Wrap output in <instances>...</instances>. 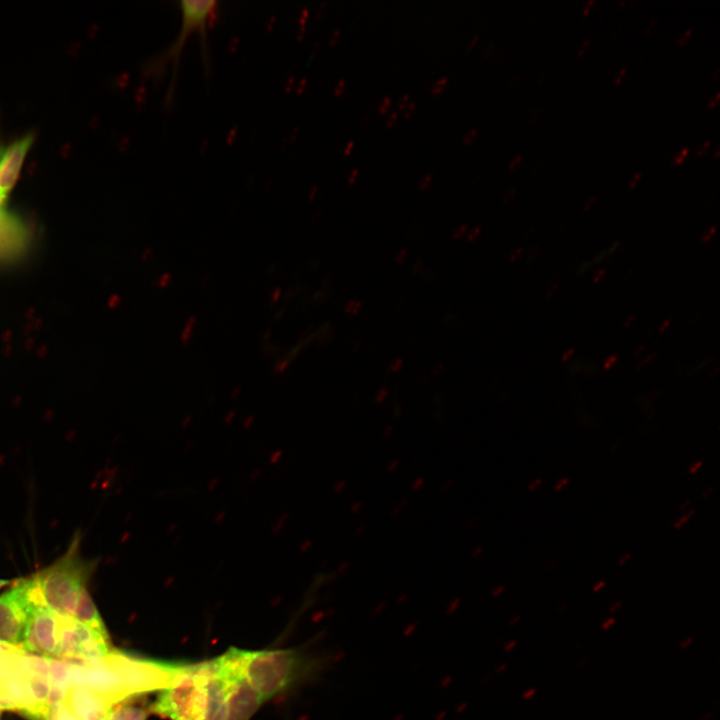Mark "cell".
<instances>
[{
    "label": "cell",
    "mask_w": 720,
    "mask_h": 720,
    "mask_svg": "<svg viewBox=\"0 0 720 720\" xmlns=\"http://www.w3.org/2000/svg\"><path fill=\"white\" fill-rule=\"evenodd\" d=\"M479 38H480V35L478 33L473 35V37H471L469 42L467 43V49L468 50L471 49L477 43Z\"/></svg>",
    "instance_id": "obj_39"
},
{
    "label": "cell",
    "mask_w": 720,
    "mask_h": 720,
    "mask_svg": "<svg viewBox=\"0 0 720 720\" xmlns=\"http://www.w3.org/2000/svg\"><path fill=\"white\" fill-rule=\"evenodd\" d=\"M589 45H590V40H589V39H585V40L582 41V43H581V45H580V47H579V49H578V52H577L578 58H582V57L584 56V54H585V52L587 51Z\"/></svg>",
    "instance_id": "obj_27"
},
{
    "label": "cell",
    "mask_w": 720,
    "mask_h": 720,
    "mask_svg": "<svg viewBox=\"0 0 720 720\" xmlns=\"http://www.w3.org/2000/svg\"><path fill=\"white\" fill-rule=\"evenodd\" d=\"M541 483V479H536V481L529 487V490L535 489L538 487Z\"/></svg>",
    "instance_id": "obj_51"
},
{
    "label": "cell",
    "mask_w": 720,
    "mask_h": 720,
    "mask_svg": "<svg viewBox=\"0 0 720 720\" xmlns=\"http://www.w3.org/2000/svg\"><path fill=\"white\" fill-rule=\"evenodd\" d=\"M59 616V658L93 660L111 653L108 634L96 631L70 616Z\"/></svg>",
    "instance_id": "obj_6"
},
{
    "label": "cell",
    "mask_w": 720,
    "mask_h": 720,
    "mask_svg": "<svg viewBox=\"0 0 720 720\" xmlns=\"http://www.w3.org/2000/svg\"><path fill=\"white\" fill-rule=\"evenodd\" d=\"M505 55H506L505 49H496V50L494 51V53L491 55V56H492V62H493L494 64L501 62V61L504 59Z\"/></svg>",
    "instance_id": "obj_23"
},
{
    "label": "cell",
    "mask_w": 720,
    "mask_h": 720,
    "mask_svg": "<svg viewBox=\"0 0 720 720\" xmlns=\"http://www.w3.org/2000/svg\"><path fill=\"white\" fill-rule=\"evenodd\" d=\"M569 482L568 478L561 479L555 486V490H561Z\"/></svg>",
    "instance_id": "obj_40"
},
{
    "label": "cell",
    "mask_w": 720,
    "mask_h": 720,
    "mask_svg": "<svg viewBox=\"0 0 720 720\" xmlns=\"http://www.w3.org/2000/svg\"><path fill=\"white\" fill-rule=\"evenodd\" d=\"M692 31V28H688L684 32H682L676 39V45L679 47L685 46L689 41Z\"/></svg>",
    "instance_id": "obj_18"
},
{
    "label": "cell",
    "mask_w": 720,
    "mask_h": 720,
    "mask_svg": "<svg viewBox=\"0 0 720 720\" xmlns=\"http://www.w3.org/2000/svg\"><path fill=\"white\" fill-rule=\"evenodd\" d=\"M12 583H13L12 580L0 579V589L3 587H6L8 585H11Z\"/></svg>",
    "instance_id": "obj_46"
},
{
    "label": "cell",
    "mask_w": 720,
    "mask_h": 720,
    "mask_svg": "<svg viewBox=\"0 0 720 720\" xmlns=\"http://www.w3.org/2000/svg\"><path fill=\"white\" fill-rule=\"evenodd\" d=\"M391 105H392L391 96H388V95L384 96L378 105V111L381 114H384L388 111V109L391 107Z\"/></svg>",
    "instance_id": "obj_19"
},
{
    "label": "cell",
    "mask_w": 720,
    "mask_h": 720,
    "mask_svg": "<svg viewBox=\"0 0 720 720\" xmlns=\"http://www.w3.org/2000/svg\"><path fill=\"white\" fill-rule=\"evenodd\" d=\"M31 243V231L24 220L4 207L0 208V266L22 259Z\"/></svg>",
    "instance_id": "obj_8"
},
{
    "label": "cell",
    "mask_w": 720,
    "mask_h": 720,
    "mask_svg": "<svg viewBox=\"0 0 720 720\" xmlns=\"http://www.w3.org/2000/svg\"><path fill=\"white\" fill-rule=\"evenodd\" d=\"M701 465H702V462H701V461H698V462L694 463V464L689 468V472H690L691 474L696 473V472L698 471V469L701 467Z\"/></svg>",
    "instance_id": "obj_41"
},
{
    "label": "cell",
    "mask_w": 720,
    "mask_h": 720,
    "mask_svg": "<svg viewBox=\"0 0 720 720\" xmlns=\"http://www.w3.org/2000/svg\"><path fill=\"white\" fill-rule=\"evenodd\" d=\"M709 146H710V141L707 140L706 142H704L701 146H699V147L695 150V156H697V157L703 156V155L706 153V151H707V149L709 148Z\"/></svg>",
    "instance_id": "obj_29"
},
{
    "label": "cell",
    "mask_w": 720,
    "mask_h": 720,
    "mask_svg": "<svg viewBox=\"0 0 720 720\" xmlns=\"http://www.w3.org/2000/svg\"><path fill=\"white\" fill-rule=\"evenodd\" d=\"M95 567V561L81 555L80 536L75 535L61 557L32 577L43 603L59 615L72 617Z\"/></svg>",
    "instance_id": "obj_1"
},
{
    "label": "cell",
    "mask_w": 720,
    "mask_h": 720,
    "mask_svg": "<svg viewBox=\"0 0 720 720\" xmlns=\"http://www.w3.org/2000/svg\"><path fill=\"white\" fill-rule=\"evenodd\" d=\"M694 514V511L691 510L689 513L685 514L683 517H681L675 524L674 527L676 529H679L685 522L689 520V518Z\"/></svg>",
    "instance_id": "obj_31"
},
{
    "label": "cell",
    "mask_w": 720,
    "mask_h": 720,
    "mask_svg": "<svg viewBox=\"0 0 720 720\" xmlns=\"http://www.w3.org/2000/svg\"><path fill=\"white\" fill-rule=\"evenodd\" d=\"M656 22H657V18H653V19L650 21V23L648 24L647 29L645 30L646 34L651 33V31H652V29L654 28Z\"/></svg>",
    "instance_id": "obj_43"
},
{
    "label": "cell",
    "mask_w": 720,
    "mask_h": 720,
    "mask_svg": "<svg viewBox=\"0 0 720 720\" xmlns=\"http://www.w3.org/2000/svg\"><path fill=\"white\" fill-rule=\"evenodd\" d=\"M3 147H4V146H3V145L1 144V142H0V153H1L2 149H3ZM4 202H5V201L0 197V208L3 207Z\"/></svg>",
    "instance_id": "obj_52"
},
{
    "label": "cell",
    "mask_w": 720,
    "mask_h": 720,
    "mask_svg": "<svg viewBox=\"0 0 720 720\" xmlns=\"http://www.w3.org/2000/svg\"><path fill=\"white\" fill-rule=\"evenodd\" d=\"M432 180H433V174L427 173L419 179L418 187L421 189H426L432 183Z\"/></svg>",
    "instance_id": "obj_22"
},
{
    "label": "cell",
    "mask_w": 720,
    "mask_h": 720,
    "mask_svg": "<svg viewBox=\"0 0 720 720\" xmlns=\"http://www.w3.org/2000/svg\"><path fill=\"white\" fill-rule=\"evenodd\" d=\"M595 200H596L595 197H590L585 205V210H588L591 207V205H593Z\"/></svg>",
    "instance_id": "obj_47"
},
{
    "label": "cell",
    "mask_w": 720,
    "mask_h": 720,
    "mask_svg": "<svg viewBox=\"0 0 720 720\" xmlns=\"http://www.w3.org/2000/svg\"><path fill=\"white\" fill-rule=\"evenodd\" d=\"M339 34H340V30H339V29H337V30L334 31L333 36H332V38L330 39V43H331V44H333V43L336 41V39L338 38Z\"/></svg>",
    "instance_id": "obj_48"
},
{
    "label": "cell",
    "mask_w": 720,
    "mask_h": 720,
    "mask_svg": "<svg viewBox=\"0 0 720 720\" xmlns=\"http://www.w3.org/2000/svg\"><path fill=\"white\" fill-rule=\"evenodd\" d=\"M496 50V45L493 42H490L489 44L485 45L482 51V55L484 57H490L494 51Z\"/></svg>",
    "instance_id": "obj_24"
},
{
    "label": "cell",
    "mask_w": 720,
    "mask_h": 720,
    "mask_svg": "<svg viewBox=\"0 0 720 720\" xmlns=\"http://www.w3.org/2000/svg\"><path fill=\"white\" fill-rule=\"evenodd\" d=\"M208 678V662L184 670L178 680L160 692L152 710L171 720H204L209 702Z\"/></svg>",
    "instance_id": "obj_3"
},
{
    "label": "cell",
    "mask_w": 720,
    "mask_h": 720,
    "mask_svg": "<svg viewBox=\"0 0 720 720\" xmlns=\"http://www.w3.org/2000/svg\"><path fill=\"white\" fill-rule=\"evenodd\" d=\"M543 107L542 105H536L530 112L528 123L530 126H533L537 124V122L540 120L542 115Z\"/></svg>",
    "instance_id": "obj_15"
},
{
    "label": "cell",
    "mask_w": 720,
    "mask_h": 720,
    "mask_svg": "<svg viewBox=\"0 0 720 720\" xmlns=\"http://www.w3.org/2000/svg\"><path fill=\"white\" fill-rule=\"evenodd\" d=\"M209 666V678H208V693L209 702L208 710L204 720H225L226 716V704H225V689L223 682L216 675L212 661L208 662Z\"/></svg>",
    "instance_id": "obj_11"
},
{
    "label": "cell",
    "mask_w": 720,
    "mask_h": 720,
    "mask_svg": "<svg viewBox=\"0 0 720 720\" xmlns=\"http://www.w3.org/2000/svg\"><path fill=\"white\" fill-rule=\"evenodd\" d=\"M522 160H523V156L521 153L515 154L509 161V165H508L509 169L511 171L517 169L520 166V164L522 163Z\"/></svg>",
    "instance_id": "obj_21"
},
{
    "label": "cell",
    "mask_w": 720,
    "mask_h": 720,
    "mask_svg": "<svg viewBox=\"0 0 720 720\" xmlns=\"http://www.w3.org/2000/svg\"><path fill=\"white\" fill-rule=\"evenodd\" d=\"M48 720H78L64 705L63 701L52 705Z\"/></svg>",
    "instance_id": "obj_14"
},
{
    "label": "cell",
    "mask_w": 720,
    "mask_h": 720,
    "mask_svg": "<svg viewBox=\"0 0 720 720\" xmlns=\"http://www.w3.org/2000/svg\"><path fill=\"white\" fill-rule=\"evenodd\" d=\"M720 99V93L717 92L715 95L711 96L708 100L707 106L708 108H714L718 105Z\"/></svg>",
    "instance_id": "obj_33"
},
{
    "label": "cell",
    "mask_w": 720,
    "mask_h": 720,
    "mask_svg": "<svg viewBox=\"0 0 720 720\" xmlns=\"http://www.w3.org/2000/svg\"><path fill=\"white\" fill-rule=\"evenodd\" d=\"M38 603L43 601L32 576L13 581L0 595V643L22 650L30 617Z\"/></svg>",
    "instance_id": "obj_5"
},
{
    "label": "cell",
    "mask_w": 720,
    "mask_h": 720,
    "mask_svg": "<svg viewBox=\"0 0 720 720\" xmlns=\"http://www.w3.org/2000/svg\"><path fill=\"white\" fill-rule=\"evenodd\" d=\"M631 555L629 553L622 556L618 562L620 566H622L628 559H630Z\"/></svg>",
    "instance_id": "obj_45"
},
{
    "label": "cell",
    "mask_w": 720,
    "mask_h": 720,
    "mask_svg": "<svg viewBox=\"0 0 720 720\" xmlns=\"http://www.w3.org/2000/svg\"><path fill=\"white\" fill-rule=\"evenodd\" d=\"M244 674L263 702L285 692L316 663L296 649L242 650Z\"/></svg>",
    "instance_id": "obj_2"
},
{
    "label": "cell",
    "mask_w": 720,
    "mask_h": 720,
    "mask_svg": "<svg viewBox=\"0 0 720 720\" xmlns=\"http://www.w3.org/2000/svg\"><path fill=\"white\" fill-rule=\"evenodd\" d=\"M10 648H12V647L0 643V655H2L4 652H6L7 650H9ZM14 648H15V647H14Z\"/></svg>",
    "instance_id": "obj_49"
},
{
    "label": "cell",
    "mask_w": 720,
    "mask_h": 720,
    "mask_svg": "<svg viewBox=\"0 0 720 720\" xmlns=\"http://www.w3.org/2000/svg\"><path fill=\"white\" fill-rule=\"evenodd\" d=\"M181 28L174 41L158 55L152 57L149 72L152 76L160 77L165 73L167 65H172V77L165 96V102L170 103L173 97L177 66L186 39L194 31H199L202 41V54L204 63L208 61L207 28L216 15L218 2L214 0H181Z\"/></svg>",
    "instance_id": "obj_4"
},
{
    "label": "cell",
    "mask_w": 720,
    "mask_h": 720,
    "mask_svg": "<svg viewBox=\"0 0 720 720\" xmlns=\"http://www.w3.org/2000/svg\"><path fill=\"white\" fill-rule=\"evenodd\" d=\"M146 712L132 705L122 706L111 711L106 720H145Z\"/></svg>",
    "instance_id": "obj_13"
},
{
    "label": "cell",
    "mask_w": 720,
    "mask_h": 720,
    "mask_svg": "<svg viewBox=\"0 0 720 720\" xmlns=\"http://www.w3.org/2000/svg\"><path fill=\"white\" fill-rule=\"evenodd\" d=\"M641 177H642V172H637L636 174H634L629 182V187L634 188L638 184Z\"/></svg>",
    "instance_id": "obj_36"
},
{
    "label": "cell",
    "mask_w": 720,
    "mask_h": 720,
    "mask_svg": "<svg viewBox=\"0 0 720 720\" xmlns=\"http://www.w3.org/2000/svg\"><path fill=\"white\" fill-rule=\"evenodd\" d=\"M447 83H448V77L443 76L441 78H438L435 82H433L431 84L430 90L434 94L440 93L445 88Z\"/></svg>",
    "instance_id": "obj_16"
},
{
    "label": "cell",
    "mask_w": 720,
    "mask_h": 720,
    "mask_svg": "<svg viewBox=\"0 0 720 720\" xmlns=\"http://www.w3.org/2000/svg\"><path fill=\"white\" fill-rule=\"evenodd\" d=\"M398 116H399V112L397 110L392 111L386 118L385 125L387 127L392 126L395 123V121L398 119Z\"/></svg>",
    "instance_id": "obj_26"
},
{
    "label": "cell",
    "mask_w": 720,
    "mask_h": 720,
    "mask_svg": "<svg viewBox=\"0 0 720 720\" xmlns=\"http://www.w3.org/2000/svg\"><path fill=\"white\" fill-rule=\"evenodd\" d=\"M522 79H523V74H521V73L516 74V75L511 79V81H510V83H509V87H510L511 89L517 88V87L521 84Z\"/></svg>",
    "instance_id": "obj_28"
},
{
    "label": "cell",
    "mask_w": 720,
    "mask_h": 720,
    "mask_svg": "<svg viewBox=\"0 0 720 720\" xmlns=\"http://www.w3.org/2000/svg\"><path fill=\"white\" fill-rule=\"evenodd\" d=\"M594 3H595L594 1H588V2L586 3V5H585L584 8H583V14H584V16H587V15H588L589 10L591 9V7L593 6Z\"/></svg>",
    "instance_id": "obj_42"
},
{
    "label": "cell",
    "mask_w": 720,
    "mask_h": 720,
    "mask_svg": "<svg viewBox=\"0 0 720 720\" xmlns=\"http://www.w3.org/2000/svg\"><path fill=\"white\" fill-rule=\"evenodd\" d=\"M409 98H410L409 93L403 94L397 101L398 108L403 110V108L407 105Z\"/></svg>",
    "instance_id": "obj_32"
},
{
    "label": "cell",
    "mask_w": 720,
    "mask_h": 720,
    "mask_svg": "<svg viewBox=\"0 0 720 720\" xmlns=\"http://www.w3.org/2000/svg\"><path fill=\"white\" fill-rule=\"evenodd\" d=\"M33 142V133H28L13 141L7 147H3L0 153V197L4 201L20 176L24 161Z\"/></svg>",
    "instance_id": "obj_10"
},
{
    "label": "cell",
    "mask_w": 720,
    "mask_h": 720,
    "mask_svg": "<svg viewBox=\"0 0 720 720\" xmlns=\"http://www.w3.org/2000/svg\"><path fill=\"white\" fill-rule=\"evenodd\" d=\"M358 174H359V169H358V168L352 169V170L349 172V174L347 175V182H348V183H353V182L356 180Z\"/></svg>",
    "instance_id": "obj_35"
},
{
    "label": "cell",
    "mask_w": 720,
    "mask_h": 720,
    "mask_svg": "<svg viewBox=\"0 0 720 720\" xmlns=\"http://www.w3.org/2000/svg\"><path fill=\"white\" fill-rule=\"evenodd\" d=\"M346 88V80L344 78H341L335 85L334 93L336 95L341 94Z\"/></svg>",
    "instance_id": "obj_30"
},
{
    "label": "cell",
    "mask_w": 720,
    "mask_h": 720,
    "mask_svg": "<svg viewBox=\"0 0 720 720\" xmlns=\"http://www.w3.org/2000/svg\"><path fill=\"white\" fill-rule=\"evenodd\" d=\"M353 146H354V141H353V140H350V141L346 144V146L344 147V154L350 153V151L352 150Z\"/></svg>",
    "instance_id": "obj_44"
},
{
    "label": "cell",
    "mask_w": 720,
    "mask_h": 720,
    "mask_svg": "<svg viewBox=\"0 0 720 720\" xmlns=\"http://www.w3.org/2000/svg\"><path fill=\"white\" fill-rule=\"evenodd\" d=\"M415 108H416L415 101L408 102L407 105L403 108V116L404 117L410 116L414 112Z\"/></svg>",
    "instance_id": "obj_25"
},
{
    "label": "cell",
    "mask_w": 720,
    "mask_h": 720,
    "mask_svg": "<svg viewBox=\"0 0 720 720\" xmlns=\"http://www.w3.org/2000/svg\"><path fill=\"white\" fill-rule=\"evenodd\" d=\"M719 71H720V68L717 67L716 70L713 72V74H712V76H711V79H712L713 81L718 78V76H719Z\"/></svg>",
    "instance_id": "obj_50"
},
{
    "label": "cell",
    "mask_w": 720,
    "mask_h": 720,
    "mask_svg": "<svg viewBox=\"0 0 720 720\" xmlns=\"http://www.w3.org/2000/svg\"><path fill=\"white\" fill-rule=\"evenodd\" d=\"M478 134H479V129L471 128L468 131H466V133L463 135L462 140L465 144H469L476 139Z\"/></svg>",
    "instance_id": "obj_20"
},
{
    "label": "cell",
    "mask_w": 720,
    "mask_h": 720,
    "mask_svg": "<svg viewBox=\"0 0 720 720\" xmlns=\"http://www.w3.org/2000/svg\"><path fill=\"white\" fill-rule=\"evenodd\" d=\"M688 154H689V148H688V147H684L679 153H677V154L673 157V159H672V164H673L674 166H680V165L684 162V160L686 159V157L688 156Z\"/></svg>",
    "instance_id": "obj_17"
},
{
    "label": "cell",
    "mask_w": 720,
    "mask_h": 720,
    "mask_svg": "<svg viewBox=\"0 0 720 720\" xmlns=\"http://www.w3.org/2000/svg\"><path fill=\"white\" fill-rule=\"evenodd\" d=\"M719 153H720V148H719V147H716L715 153H714V157H715L716 159L719 157Z\"/></svg>",
    "instance_id": "obj_53"
},
{
    "label": "cell",
    "mask_w": 720,
    "mask_h": 720,
    "mask_svg": "<svg viewBox=\"0 0 720 720\" xmlns=\"http://www.w3.org/2000/svg\"><path fill=\"white\" fill-rule=\"evenodd\" d=\"M545 80H546V74L543 73V72L540 73V74L536 77L535 87H536V88H540V87L544 84Z\"/></svg>",
    "instance_id": "obj_38"
},
{
    "label": "cell",
    "mask_w": 720,
    "mask_h": 720,
    "mask_svg": "<svg viewBox=\"0 0 720 720\" xmlns=\"http://www.w3.org/2000/svg\"><path fill=\"white\" fill-rule=\"evenodd\" d=\"M60 616L44 603H38L30 617L23 651L59 658Z\"/></svg>",
    "instance_id": "obj_7"
},
{
    "label": "cell",
    "mask_w": 720,
    "mask_h": 720,
    "mask_svg": "<svg viewBox=\"0 0 720 720\" xmlns=\"http://www.w3.org/2000/svg\"><path fill=\"white\" fill-rule=\"evenodd\" d=\"M63 703L78 720H106L112 706L106 698L82 685H69Z\"/></svg>",
    "instance_id": "obj_9"
},
{
    "label": "cell",
    "mask_w": 720,
    "mask_h": 720,
    "mask_svg": "<svg viewBox=\"0 0 720 720\" xmlns=\"http://www.w3.org/2000/svg\"><path fill=\"white\" fill-rule=\"evenodd\" d=\"M72 618L96 631L108 634L104 622L90 594L88 593L87 588L80 594Z\"/></svg>",
    "instance_id": "obj_12"
},
{
    "label": "cell",
    "mask_w": 720,
    "mask_h": 720,
    "mask_svg": "<svg viewBox=\"0 0 720 720\" xmlns=\"http://www.w3.org/2000/svg\"><path fill=\"white\" fill-rule=\"evenodd\" d=\"M626 72H627V68H626V67H623L622 69H620V71L617 73V75L615 76V79H614V84H615V85H619V84L621 83V81H622L623 77L625 76Z\"/></svg>",
    "instance_id": "obj_34"
},
{
    "label": "cell",
    "mask_w": 720,
    "mask_h": 720,
    "mask_svg": "<svg viewBox=\"0 0 720 720\" xmlns=\"http://www.w3.org/2000/svg\"><path fill=\"white\" fill-rule=\"evenodd\" d=\"M516 192H517V191H516V189H514V188L508 189V190L504 193L503 201L512 200V199L514 198V196L516 195Z\"/></svg>",
    "instance_id": "obj_37"
}]
</instances>
